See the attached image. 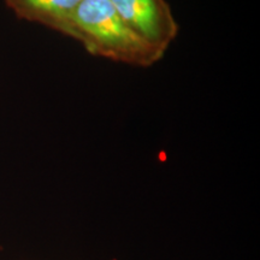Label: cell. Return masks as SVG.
<instances>
[{"label": "cell", "instance_id": "obj_1", "mask_svg": "<svg viewBox=\"0 0 260 260\" xmlns=\"http://www.w3.org/2000/svg\"><path fill=\"white\" fill-rule=\"evenodd\" d=\"M71 38L92 56L138 68L152 67L165 54L139 37L110 0H82L75 14Z\"/></svg>", "mask_w": 260, "mask_h": 260}, {"label": "cell", "instance_id": "obj_2", "mask_svg": "<svg viewBox=\"0 0 260 260\" xmlns=\"http://www.w3.org/2000/svg\"><path fill=\"white\" fill-rule=\"evenodd\" d=\"M123 21L149 45L167 52L178 24L167 0H110Z\"/></svg>", "mask_w": 260, "mask_h": 260}, {"label": "cell", "instance_id": "obj_3", "mask_svg": "<svg viewBox=\"0 0 260 260\" xmlns=\"http://www.w3.org/2000/svg\"><path fill=\"white\" fill-rule=\"evenodd\" d=\"M82 0H4L18 18L60 32L73 35L74 18Z\"/></svg>", "mask_w": 260, "mask_h": 260}]
</instances>
